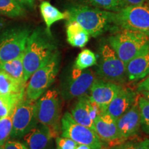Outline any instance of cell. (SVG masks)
<instances>
[{
  "instance_id": "1",
  "label": "cell",
  "mask_w": 149,
  "mask_h": 149,
  "mask_svg": "<svg viewBox=\"0 0 149 149\" xmlns=\"http://www.w3.org/2000/svg\"><path fill=\"white\" fill-rule=\"evenodd\" d=\"M57 52L51 38V33L37 29L31 33L23 55L25 82L27 83L31 76L47 63Z\"/></svg>"
},
{
  "instance_id": "2",
  "label": "cell",
  "mask_w": 149,
  "mask_h": 149,
  "mask_svg": "<svg viewBox=\"0 0 149 149\" xmlns=\"http://www.w3.org/2000/svg\"><path fill=\"white\" fill-rule=\"evenodd\" d=\"M66 12L67 21L76 22L91 37H97L109 29H115L113 12L84 5L72 6Z\"/></svg>"
},
{
  "instance_id": "3",
  "label": "cell",
  "mask_w": 149,
  "mask_h": 149,
  "mask_svg": "<svg viewBox=\"0 0 149 149\" xmlns=\"http://www.w3.org/2000/svg\"><path fill=\"white\" fill-rule=\"evenodd\" d=\"M109 37V44L126 65L149 48V36L138 31L115 28Z\"/></svg>"
},
{
  "instance_id": "4",
  "label": "cell",
  "mask_w": 149,
  "mask_h": 149,
  "mask_svg": "<svg viewBox=\"0 0 149 149\" xmlns=\"http://www.w3.org/2000/svg\"><path fill=\"white\" fill-rule=\"evenodd\" d=\"M59 68L58 52L51 59L38 68L28 80L25 97L31 101H37L55 81Z\"/></svg>"
},
{
  "instance_id": "5",
  "label": "cell",
  "mask_w": 149,
  "mask_h": 149,
  "mask_svg": "<svg viewBox=\"0 0 149 149\" xmlns=\"http://www.w3.org/2000/svg\"><path fill=\"white\" fill-rule=\"evenodd\" d=\"M38 122L53 130L56 135L60 132L61 102L56 90H47L36 101Z\"/></svg>"
},
{
  "instance_id": "6",
  "label": "cell",
  "mask_w": 149,
  "mask_h": 149,
  "mask_svg": "<svg viewBox=\"0 0 149 149\" xmlns=\"http://www.w3.org/2000/svg\"><path fill=\"white\" fill-rule=\"evenodd\" d=\"M97 74L101 79L118 84H124L127 79L126 65L110 46L104 44L100 48Z\"/></svg>"
},
{
  "instance_id": "7",
  "label": "cell",
  "mask_w": 149,
  "mask_h": 149,
  "mask_svg": "<svg viewBox=\"0 0 149 149\" xmlns=\"http://www.w3.org/2000/svg\"><path fill=\"white\" fill-rule=\"evenodd\" d=\"M61 136L71 139L77 144L88 145L93 149H106L107 144L101 140L94 130L77 123L69 112L61 119Z\"/></svg>"
},
{
  "instance_id": "8",
  "label": "cell",
  "mask_w": 149,
  "mask_h": 149,
  "mask_svg": "<svg viewBox=\"0 0 149 149\" xmlns=\"http://www.w3.org/2000/svg\"><path fill=\"white\" fill-rule=\"evenodd\" d=\"M113 23L115 28L138 31L149 36V6H127L114 13Z\"/></svg>"
},
{
  "instance_id": "9",
  "label": "cell",
  "mask_w": 149,
  "mask_h": 149,
  "mask_svg": "<svg viewBox=\"0 0 149 149\" xmlns=\"http://www.w3.org/2000/svg\"><path fill=\"white\" fill-rule=\"evenodd\" d=\"M11 138H22L39 124L37 118L36 101H31L24 97L17 104L12 115Z\"/></svg>"
},
{
  "instance_id": "10",
  "label": "cell",
  "mask_w": 149,
  "mask_h": 149,
  "mask_svg": "<svg viewBox=\"0 0 149 149\" xmlns=\"http://www.w3.org/2000/svg\"><path fill=\"white\" fill-rule=\"evenodd\" d=\"M30 31L24 28L10 29L0 36V64L8 61L24 54Z\"/></svg>"
},
{
  "instance_id": "11",
  "label": "cell",
  "mask_w": 149,
  "mask_h": 149,
  "mask_svg": "<svg viewBox=\"0 0 149 149\" xmlns=\"http://www.w3.org/2000/svg\"><path fill=\"white\" fill-rule=\"evenodd\" d=\"M96 77L92 70H79L73 68L63 84L61 96L66 100L85 95L90 90Z\"/></svg>"
},
{
  "instance_id": "12",
  "label": "cell",
  "mask_w": 149,
  "mask_h": 149,
  "mask_svg": "<svg viewBox=\"0 0 149 149\" xmlns=\"http://www.w3.org/2000/svg\"><path fill=\"white\" fill-rule=\"evenodd\" d=\"M122 86L113 81L98 78L95 79L90 89L89 99L104 112L113 98L120 92Z\"/></svg>"
},
{
  "instance_id": "13",
  "label": "cell",
  "mask_w": 149,
  "mask_h": 149,
  "mask_svg": "<svg viewBox=\"0 0 149 149\" xmlns=\"http://www.w3.org/2000/svg\"><path fill=\"white\" fill-rule=\"evenodd\" d=\"M138 95L132 107L116 121L117 130L122 142L137 135L140 129Z\"/></svg>"
},
{
  "instance_id": "14",
  "label": "cell",
  "mask_w": 149,
  "mask_h": 149,
  "mask_svg": "<svg viewBox=\"0 0 149 149\" xmlns=\"http://www.w3.org/2000/svg\"><path fill=\"white\" fill-rule=\"evenodd\" d=\"M116 121L106 112L101 113L95 120V132L107 144L114 146L122 143L120 139Z\"/></svg>"
},
{
  "instance_id": "15",
  "label": "cell",
  "mask_w": 149,
  "mask_h": 149,
  "mask_svg": "<svg viewBox=\"0 0 149 149\" xmlns=\"http://www.w3.org/2000/svg\"><path fill=\"white\" fill-rule=\"evenodd\" d=\"M57 137L53 130L39 123L22 138L28 149H48L52 139Z\"/></svg>"
},
{
  "instance_id": "16",
  "label": "cell",
  "mask_w": 149,
  "mask_h": 149,
  "mask_svg": "<svg viewBox=\"0 0 149 149\" xmlns=\"http://www.w3.org/2000/svg\"><path fill=\"white\" fill-rule=\"evenodd\" d=\"M137 95H138L132 89L122 86L104 112L109 114L115 120H118L132 107Z\"/></svg>"
},
{
  "instance_id": "17",
  "label": "cell",
  "mask_w": 149,
  "mask_h": 149,
  "mask_svg": "<svg viewBox=\"0 0 149 149\" xmlns=\"http://www.w3.org/2000/svg\"><path fill=\"white\" fill-rule=\"evenodd\" d=\"M126 75L131 81L144 79L149 75V48L126 64Z\"/></svg>"
},
{
  "instance_id": "18",
  "label": "cell",
  "mask_w": 149,
  "mask_h": 149,
  "mask_svg": "<svg viewBox=\"0 0 149 149\" xmlns=\"http://www.w3.org/2000/svg\"><path fill=\"white\" fill-rule=\"evenodd\" d=\"M91 102L89 97H79L71 109L70 115L78 124L86 126L95 131L94 122L91 119Z\"/></svg>"
},
{
  "instance_id": "19",
  "label": "cell",
  "mask_w": 149,
  "mask_h": 149,
  "mask_svg": "<svg viewBox=\"0 0 149 149\" xmlns=\"http://www.w3.org/2000/svg\"><path fill=\"white\" fill-rule=\"evenodd\" d=\"M67 42L72 47L83 48L89 41L90 35L79 24L74 21H67Z\"/></svg>"
},
{
  "instance_id": "20",
  "label": "cell",
  "mask_w": 149,
  "mask_h": 149,
  "mask_svg": "<svg viewBox=\"0 0 149 149\" xmlns=\"http://www.w3.org/2000/svg\"><path fill=\"white\" fill-rule=\"evenodd\" d=\"M40 12L43 19L46 24V30L48 33H51L50 30L53 24L60 20H67L68 19L67 12L61 13L48 1H43L41 3Z\"/></svg>"
},
{
  "instance_id": "21",
  "label": "cell",
  "mask_w": 149,
  "mask_h": 149,
  "mask_svg": "<svg viewBox=\"0 0 149 149\" xmlns=\"http://www.w3.org/2000/svg\"><path fill=\"white\" fill-rule=\"evenodd\" d=\"M26 84L15 79L10 74L0 70V95L25 92Z\"/></svg>"
},
{
  "instance_id": "22",
  "label": "cell",
  "mask_w": 149,
  "mask_h": 149,
  "mask_svg": "<svg viewBox=\"0 0 149 149\" xmlns=\"http://www.w3.org/2000/svg\"><path fill=\"white\" fill-rule=\"evenodd\" d=\"M25 97V92L0 95V120L12 115L16 105Z\"/></svg>"
},
{
  "instance_id": "23",
  "label": "cell",
  "mask_w": 149,
  "mask_h": 149,
  "mask_svg": "<svg viewBox=\"0 0 149 149\" xmlns=\"http://www.w3.org/2000/svg\"><path fill=\"white\" fill-rule=\"evenodd\" d=\"M23 55L24 54H22L15 59L0 64V70L10 74L15 79L26 84L24 81Z\"/></svg>"
},
{
  "instance_id": "24",
  "label": "cell",
  "mask_w": 149,
  "mask_h": 149,
  "mask_svg": "<svg viewBox=\"0 0 149 149\" xmlns=\"http://www.w3.org/2000/svg\"><path fill=\"white\" fill-rule=\"evenodd\" d=\"M0 15L11 18L23 17L25 10L16 0H0Z\"/></svg>"
},
{
  "instance_id": "25",
  "label": "cell",
  "mask_w": 149,
  "mask_h": 149,
  "mask_svg": "<svg viewBox=\"0 0 149 149\" xmlns=\"http://www.w3.org/2000/svg\"><path fill=\"white\" fill-rule=\"evenodd\" d=\"M97 64V57L92 51L84 49L78 54L74 68L79 70H85Z\"/></svg>"
},
{
  "instance_id": "26",
  "label": "cell",
  "mask_w": 149,
  "mask_h": 149,
  "mask_svg": "<svg viewBox=\"0 0 149 149\" xmlns=\"http://www.w3.org/2000/svg\"><path fill=\"white\" fill-rule=\"evenodd\" d=\"M94 7L110 11L117 13L126 6H127L124 0H85Z\"/></svg>"
},
{
  "instance_id": "27",
  "label": "cell",
  "mask_w": 149,
  "mask_h": 149,
  "mask_svg": "<svg viewBox=\"0 0 149 149\" xmlns=\"http://www.w3.org/2000/svg\"><path fill=\"white\" fill-rule=\"evenodd\" d=\"M138 105L140 114V128L149 135V100L141 95H138Z\"/></svg>"
},
{
  "instance_id": "28",
  "label": "cell",
  "mask_w": 149,
  "mask_h": 149,
  "mask_svg": "<svg viewBox=\"0 0 149 149\" xmlns=\"http://www.w3.org/2000/svg\"><path fill=\"white\" fill-rule=\"evenodd\" d=\"M11 115L0 120V146H2L10 137L12 132Z\"/></svg>"
},
{
  "instance_id": "29",
  "label": "cell",
  "mask_w": 149,
  "mask_h": 149,
  "mask_svg": "<svg viewBox=\"0 0 149 149\" xmlns=\"http://www.w3.org/2000/svg\"><path fill=\"white\" fill-rule=\"evenodd\" d=\"M57 149H75L77 144L71 139L64 137H57L55 138Z\"/></svg>"
},
{
  "instance_id": "30",
  "label": "cell",
  "mask_w": 149,
  "mask_h": 149,
  "mask_svg": "<svg viewBox=\"0 0 149 149\" xmlns=\"http://www.w3.org/2000/svg\"><path fill=\"white\" fill-rule=\"evenodd\" d=\"M3 149H28L24 143L15 140H8L2 146Z\"/></svg>"
},
{
  "instance_id": "31",
  "label": "cell",
  "mask_w": 149,
  "mask_h": 149,
  "mask_svg": "<svg viewBox=\"0 0 149 149\" xmlns=\"http://www.w3.org/2000/svg\"><path fill=\"white\" fill-rule=\"evenodd\" d=\"M135 143L133 141H125L120 144L114 145L110 149H133Z\"/></svg>"
},
{
  "instance_id": "32",
  "label": "cell",
  "mask_w": 149,
  "mask_h": 149,
  "mask_svg": "<svg viewBox=\"0 0 149 149\" xmlns=\"http://www.w3.org/2000/svg\"><path fill=\"white\" fill-rule=\"evenodd\" d=\"M137 92L140 93L141 91H148L149 92V75L145 77L137 84Z\"/></svg>"
},
{
  "instance_id": "33",
  "label": "cell",
  "mask_w": 149,
  "mask_h": 149,
  "mask_svg": "<svg viewBox=\"0 0 149 149\" xmlns=\"http://www.w3.org/2000/svg\"><path fill=\"white\" fill-rule=\"evenodd\" d=\"M133 149H149V139L136 142Z\"/></svg>"
},
{
  "instance_id": "34",
  "label": "cell",
  "mask_w": 149,
  "mask_h": 149,
  "mask_svg": "<svg viewBox=\"0 0 149 149\" xmlns=\"http://www.w3.org/2000/svg\"><path fill=\"white\" fill-rule=\"evenodd\" d=\"M127 6H139L146 4V0H124Z\"/></svg>"
},
{
  "instance_id": "35",
  "label": "cell",
  "mask_w": 149,
  "mask_h": 149,
  "mask_svg": "<svg viewBox=\"0 0 149 149\" xmlns=\"http://www.w3.org/2000/svg\"><path fill=\"white\" fill-rule=\"evenodd\" d=\"M22 6H27L29 8H33L34 6L35 0H16Z\"/></svg>"
},
{
  "instance_id": "36",
  "label": "cell",
  "mask_w": 149,
  "mask_h": 149,
  "mask_svg": "<svg viewBox=\"0 0 149 149\" xmlns=\"http://www.w3.org/2000/svg\"><path fill=\"white\" fill-rule=\"evenodd\" d=\"M75 149H93V148L89 146H88V145L77 144V146L76 147Z\"/></svg>"
},
{
  "instance_id": "37",
  "label": "cell",
  "mask_w": 149,
  "mask_h": 149,
  "mask_svg": "<svg viewBox=\"0 0 149 149\" xmlns=\"http://www.w3.org/2000/svg\"><path fill=\"white\" fill-rule=\"evenodd\" d=\"M139 93H140V95H141L145 97L149 100V92H148V91H141Z\"/></svg>"
},
{
  "instance_id": "38",
  "label": "cell",
  "mask_w": 149,
  "mask_h": 149,
  "mask_svg": "<svg viewBox=\"0 0 149 149\" xmlns=\"http://www.w3.org/2000/svg\"><path fill=\"white\" fill-rule=\"evenodd\" d=\"M4 26V21L2 19H0V30H1Z\"/></svg>"
},
{
  "instance_id": "39",
  "label": "cell",
  "mask_w": 149,
  "mask_h": 149,
  "mask_svg": "<svg viewBox=\"0 0 149 149\" xmlns=\"http://www.w3.org/2000/svg\"><path fill=\"white\" fill-rule=\"evenodd\" d=\"M146 4L147 6H149V0H146Z\"/></svg>"
},
{
  "instance_id": "40",
  "label": "cell",
  "mask_w": 149,
  "mask_h": 149,
  "mask_svg": "<svg viewBox=\"0 0 149 149\" xmlns=\"http://www.w3.org/2000/svg\"><path fill=\"white\" fill-rule=\"evenodd\" d=\"M0 149H3V148H2V146H0Z\"/></svg>"
}]
</instances>
